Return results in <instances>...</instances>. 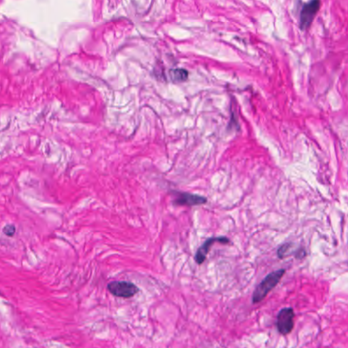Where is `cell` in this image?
Wrapping results in <instances>:
<instances>
[{
  "label": "cell",
  "mask_w": 348,
  "mask_h": 348,
  "mask_svg": "<svg viewBox=\"0 0 348 348\" xmlns=\"http://www.w3.org/2000/svg\"><path fill=\"white\" fill-rule=\"evenodd\" d=\"M293 244L292 243H286V244H283L282 246H280L278 251H277L278 257L280 259H282L283 258L290 255L292 253L290 251L293 249Z\"/></svg>",
  "instance_id": "obj_8"
},
{
  "label": "cell",
  "mask_w": 348,
  "mask_h": 348,
  "mask_svg": "<svg viewBox=\"0 0 348 348\" xmlns=\"http://www.w3.org/2000/svg\"><path fill=\"white\" fill-rule=\"evenodd\" d=\"M3 232L8 237H12L15 235V232H16V227L13 225H6L3 229Z\"/></svg>",
  "instance_id": "obj_9"
},
{
  "label": "cell",
  "mask_w": 348,
  "mask_h": 348,
  "mask_svg": "<svg viewBox=\"0 0 348 348\" xmlns=\"http://www.w3.org/2000/svg\"><path fill=\"white\" fill-rule=\"evenodd\" d=\"M286 273V269H280L269 273L256 286L252 295V303L257 304L265 298L278 284Z\"/></svg>",
  "instance_id": "obj_1"
},
{
  "label": "cell",
  "mask_w": 348,
  "mask_h": 348,
  "mask_svg": "<svg viewBox=\"0 0 348 348\" xmlns=\"http://www.w3.org/2000/svg\"><path fill=\"white\" fill-rule=\"evenodd\" d=\"M107 290L113 296L124 298L133 297L140 291L136 285L127 281L111 282L107 285Z\"/></svg>",
  "instance_id": "obj_2"
},
{
  "label": "cell",
  "mask_w": 348,
  "mask_h": 348,
  "mask_svg": "<svg viewBox=\"0 0 348 348\" xmlns=\"http://www.w3.org/2000/svg\"><path fill=\"white\" fill-rule=\"evenodd\" d=\"M295 314L292 307H285L277 315L276 327L278 332L283 335L290 333L295 326Z\"/></svg>",
  "instance_id": "obj_3"
},
{
  "label": "cell",
  "mask_w": 348,
  "mask_h": 348,
  "mask_svg": "<svg viewBox=\"0 0 348 348\" xmlns=\"http://www.w3.org/2000/svg\"><path fill=\"white\" fill-rule=\"evenodd\" d=\"M171 81L174 83H183L188 79V72L184 69H174L169 71Z\"/></svg>",
  "instance_id": "obj_7"
},
{
  "label": "cell",
  "mask_w": 348,
  "mask_h": 348,
  "mask_svg": "<svg viewBox=\"0 0 348 348\" xmlns=\"http://www.w3.org/2000/svg\"><path fill=\"white\" fill-rule=\"evenodd\" d=\"M208 199L201 195L192 194L189 193H176V198L173 204L176 206H197L207 203Z\"/></svg>",
  "instance_id": "obj_5"
},
{
  "label": "cell",
  "mask_w": 348,
  "mask_h": 348,
  "mask_svg": "<svg viewBox=\"0 0 348 348\" xmlns=\"http://www.w3.org/2000/svg\"><path fill=\"white\" fill-rule=\"evenodd\" d=\"M229 239L227 237H224V236H220V237H211L207 239L206 241L202 246L199 248L198 251H197L196 254L195 256V262L198 263V265H201L202 263H204L205 259H206L207 255L209 252H210L211 247L215 243L218 242L222 244H229Z\"/></svg>",
  "instance_id": "obj_6"
},
{
  "label": "cell",
  "mask_w": 348,
  "mask_h": 348,
  "mask_svg": "<svg viewBox=\"0 0 348 348\" xmlns=\"http://www.w3.org/2000/svg\"><path fill=\"white\" fill-rule=\"evenodd\" d=\"M320 7V0H311L304 5L300 13L299 27L301 30L310 28Z\"/></svg>",
  "instance_id": "obj_4"
}]
</instances>
